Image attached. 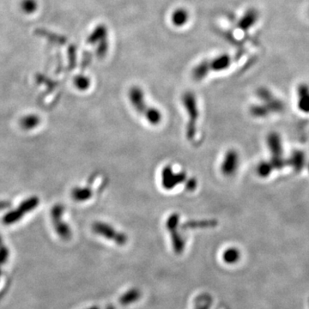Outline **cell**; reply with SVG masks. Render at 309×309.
<instances>
[{
    "label": "cell",
    "mask_w": 309,
    "mask_h": 309,
    "mask_svg": "<svg viewBox=\"0 0 309 309\" xmlns=\"http://www.w3.org/2000/svg\"><path fill=\"white\" fill-rule=\"evenodd\" d=\"M129 101L137 113L149 122V125H158L163 119V115L159 109L149 106L145 95L141 88L132 86L128 92Z\"/></svg>",
    "instance_id": "1"
},
{
    "label": "cell",
    "mask_w": 309,
    "mask_h": 309,
    "mask_svg": "<svg viewBox=\"0 0 309 309\" xmlns=\"http://www.w3.org/2000/svg\"><path fill=\"white\" fill-rule=\"evenodd\" d=\"M231 62L232 60L229 54H222L214 59L204 60L195 67L191 72V76L195 81L203 80L212 71L218 72L228 69Z\"/></svg>",
    "instance_id": "2"
},
{
    "label": "cell",
    "mask_w": 309,
    "mask_h": 309,
    "mask_svg": "<svg viewBox=\"0 0 309 309\" xmlns=\"http://www.w3.org/2000/svg\"><path fill=\"white\" fill-rule=\"evenodd\" d=\"M182 104L184 106L188 116L187 138L189 141L192 142L197 133V123L199 117L198 103L195 95L191 91L184 93L182 95Z\"/></svg>",
    "instance_id": "3"
},
{
    "label": "cell",
    "mask_w": 309,
    "mask_h": 309,
    "mask_svg": "<svg viewBox=\"0 0 309 309\" xmlns=\"http://www.w3.org/2000/svg\"><path fill=\"white\" fill-rule=\"evenodd\" d=\"M181 216L178 213L171 214L167 219L166 228L170 235L173 248L176 254H180L185 249V239L181 234Z\"/></svg>",
    "instance_id": "4"
},
{
    "label": "cell",
    "mask_w": 309,
    "mask_h": 309,
    "mask_svg": "<svg viewBox=\"0 0 309 309\" xmlns=\"http://www.w3.org/2000/svg\"><path fill=\"white\" fill-rule=\"evenodd\" d=\"M93 231L107 240H111L119 246H124L128 241V237L123 232L119 231L114 226L107 222H96L93 224Z\"/></svg>",
    "instance_id": "5"
},
{
    "label": "cell",
    "mask_w": 309,
    "mask_h": 309,
    "mask_svg": "<svg viewBox=\"0 0 309 309\" xmlns=\"http://www.w3.org/2000/svg\"><path fill=\"white\" fill-rule=\"evenodd\" d=\"M188 180V175L185 172H175L169 165L162 171V185L166 190H172L178 185L187 182Z\"/></svg>",
    "instance_id": "6"
},
{
    "label": "cell",
    "mask_w": 309,
    "mask_h": 309,
    "mask_svg": "<svg viewBox=\"0 0 309 309\" xmlns=\"http://www.w3.org/2000/svg\"><path fill=\"white\" fill-rule=\"evenodd\" d=\"M238 167H239L238 153L235 149H229L226 152L225 156L223 157L222 165H221L222 174L227 177L232 176L236 174Z\"/></svg>",
    "instance_id": "7"
},
{
    "label": "cell",
    "mask_w": 309,
    "mask_h": 309,
    "mask_svg": "<svg viewBox=\"0 0 309 309\" xmlns=\"http://www.w3.org/2000/svg\"><path fill=\"white\" fill-rule=\"evenodd\" d=\"M190 15L187 9L178 8L173 12L171 17V22L175 27H183L188 24Z\"/></svg>",
    "instance_id": "8"
},
{
    "label": "cell",
    "mask_w": 309,
    "mask_h": 309,
    "mask_svg": "<svg viewBox=\"0 0 309 309\" xmlns=\"http://www.w3.org/2000/svg\"><path fill=\"white\" fill-rule=\"evenodd\" d=\"M217 224L215 220H201V221H188L185 223H181V229L183 230L194 229H206V228H213Z\"/></svg>",
    "instance_id": "9"
},
{
    "label": "cell",
    "mask_w": 309,
    "mask_h": 309,
    "mask_svg": "<svg viewBox=\"0 0 309 309\" xmlns=\"http://www.w3.org/2000/svg\"><path fill=\"white\" fill-rule=\"evenodd\" d=\"M108 29L105 25H99L95 28L94 31L88 39V42L91 44L100 43L102 41L108 40Z\"/></svg>",
    "instance_id": "10"
},
{
    "label": "cell",
    "mask_w": 309,
    "mask_h": 309,
    "mask_svg": "<svg viewBox=\"0 0 309 309\" xmlns=\"http://www.w3.org/2000/svg\"><path fill=\"white\" fill-rule=\"evenodd\" d=\"M141 297V292L138 288H131L128 291L125 292L119 298V303L121 305L127 306L132 304L139 301Z\"/></svg>",
    "instance_id": "11"
},
{
    "label": "cell",
    "mask_w": 309,
    "mask_h": 309,
    "mask_svg": "<svg viewBox=\"0 0 309 309\" xmlns=\"http://www.w3.org/2000/svg\"><path fill=\"white\" fill-rule=\"evenodd\" d=\"M240 252L237 248H229L224 251L222 254V259L227 264H235L240 259Z\"/></svg>",
    "instance_id": "12"
},
{
    "label": "cell",
    "mask_w": 309,
    "mask_h": 309,
    "mask_svg": "<svg viewBox=\"0 0 309 309\" xmlns=\"http://www.w3.org/2000/svg\"><path fill=\"white\" fill-rule=\"evenodd\" d=\"M92 196V191L90 188H76L73 191V198L75 200L78 201H84Z\"/></svg>",
    "instance_id": "13"
},
{
    "label": "cell",
    "mask_w": 309,
    "mask_h": 309,
    "mask_svg": "<svg viewBox=\"0 0 309 309\" xmlns=\"http://www.w3.org/2000/svg\"><path fill=\"white\" fill-rule=\"evenodd\" d=\"M75 84H76V87L78 88V89H80L82 91H84V90H87L88 88L90 87L91 82H90V79L86 76H79L76 77V80H75Z\"/></svg>",
    "instance_id": "14"
},
{
    "label": "cell",
    "mask_w": 309,
    "mask_h": 309,
    "mask_svg": "<svg viewBox=\"0 0 309 309\" xmlns=\"http://www.w3.org/2000/svg\"><path fill=\"white\" fill-rule=\"evenodd\" d=\"M9 251L6 247L0 248V264H4L8 261Z\"/></svg>",
    "instance_id": "15"
},
{
    "label": "cell",
    "mask_w": 309,
    "mask_h": 309,
    "mask_svg": "<svg viewBox=\"0 0 309 309\" xmlns=\"http://www.w3.org/2000/svg\"><path fill=\"white\" fill-rule=\"evenodd\" d=\"M186 187L188 191H193L197 188V181L195 179H188L186 182Z\"/></svg>",
    "instance_id": "16"
},
{
    "label": "cell",
    "mask_w": 309,
    "mask_h": 309,
    "mask_svg": "<svg viewBox=\"0 0 309 309\" xmlns=\"http://www.w3.org/2000/svg\"><path fill=\"white\" fill-rule=\"evenodd\" d=\"M24 7L28 11H34V10H35V4H34V2L31 1V0H28V1H26V3H25L24 4Z\"/></svg>",
    "instance_id": "17"
},
{
    "label": "cell",
    "mask_w": 309,
    "mask_h": 309,
    "mask_svg": "<svg viewBox=\"0 0 309 309\" xmlns=\"http://www.w3.org/2000/svg\"><path fill=\"white\" fill-rule=\"evenodd\" d=\"M210 304H211V303H209V304H207V305L205 304V305L204 306V307H202V308H200V309H208L209 306H210Z\"/></svg>",
    "instance_id": "18"
},
{
    "label": "cell",
    "mask_w": 309,
    "mask_h": 309,
    "mask_svg": "<svg viewBox=\"0 0 309 309\" xmlns=\"http://www.w3.org/2000/svg\"><path fill=\"white\" fill-rule=\"evenodd\" d=\"M99 309L98 307H91V308H90V309Z\"/></svg>",
    "instance_id": "19"
},
{
    "label": "cell",
    "mask_w": 309,
    "mask_h": 309,
    "mask_svg": "<svg viewBox=\"0 0 309 309\" xmlns=\"http://www.w3.org/2000/svg\"><path fill=\"white\" fill-rule=\"evenodd\" d=\"M107 309H115V308H114V307H112V306H109V307L107 308Z\"/></svg>",
    "instance_id": "20"
},
{
    "label": "cell",
    "mask_w": 309,
    "mask_h": 309,
    "mask_svg": "<svg viewBox=\"0 0 309 309\" xmlns=\"http://www.w3.org/2000/svg\"><path fill=\"white\" fill-rule=\"evenodd\" d=\"M1 275H2V271H1V269H0V278H1Z\"/></svg>",
    "instance_id": "21"
}]
</instances>
